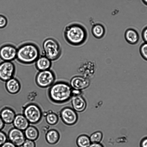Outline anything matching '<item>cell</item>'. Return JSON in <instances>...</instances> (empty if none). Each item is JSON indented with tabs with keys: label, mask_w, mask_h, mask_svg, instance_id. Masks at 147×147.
Instances as JSON below:
<instances>
[{
	"label": "cell",
	"mask_w": 147,
	"mask_h": 147,
	"mask_svg": "<svg viewBox=\"0 0 147 147\" xmlns=\"http://www.w3.org/2000/svg\"><path fill=\"white\" fill-rule=\"evenodd\" d=\"M90 83V79L82 76H76L71 79L69 84L72 89L82 91L87 88Z\"/></svg>",
	"instance_id": "obj_12"
},
{
	"label": "cell",
	"mask_w": 147,
	"mask_h": 147,
	"mask_svg": "<svg viewBox=\"0 0 147 147\" xmlns=\"http://www.w3.org/2000/svg\"><path fill=\"white\" fill-rule=\"evenodd\" d=\"M106 28L105 25L99 22H96L92 25L91 33L95 38L100 39L103 38L106 33Z\"/></svg>",
	"instance_id": "obj_17"
},
{
	"label": "cell",
	"mask_w": 147,
	"mask_h": 147,
	"mask_svg": "<svg viewBox=\"0 0 147 147\" xmlns=\"http://www.w3.org/2000/svg\"><path fill=\"white\" fill-rule=\"evenodd\" d=\"M17 50L13 45H4L0 49V57L3 61H11L16 59Z\"/></svg>",
	"instance_id": "obj_10"
},
{
	"label": "cell",
	"mask_w": 147,
	"mask_h": 147,
	"mask_svg": "<svg viewBox=\"0 0 147 147\" xmlns=\"http://www.w3.org/2000/svg\"><path fill=\"white\" fill-rule=\"evenodd\" d=\"M7 135L5 132L0 130V146L7 141Z\"/></svg>",
	"instance_id": "obj_26"
},
{
	"label": "cell",
	"mask_w": 147,
	"mask_h": 147,
	"mask_svg": "<svg viewBox=\"0 0 147 147\" xmlns=\"http://www.w3.org/2000/svg\"><path fill=\"white\" fill-rule=\"evenodd\" d=\"M141 35L142 38L144 42L147 43V26L143 28Z\"/></svg>",
	"instance_id": "obj_28"
},
{
	"label": "cell",
	"mask_w": 147,
	"mask_h": 147,
	"mask_svg": "<svg viewBox=\"0 0 147 147\" xmlns=\"http://www.w3.org/2000/svg\"><path fill=\"white\" fill-rule=\"evenodd\" d=\"M45 138L47 142L50 144H56L59 140L60 134L56 129L51 128L46 132Z\"/></svg>",
	"instance_id": "obj_20"
},
{
	"label": "cell",
	"mask_w": 147,
	"mask_h": 147,
	"mask_svg": "<svg viewBox=\"0 0 147 147\" xmlns=\"http://www.w3.org/2000/svg\"><path fill=\"white\" fill-rule=\"evenodd\" d=\"M63 35L68 44L77 47L82 46L86 42L88 34L87 29L83 24L75 22H70L65 26Z\"/></svg>",
	"instance_id": "obj_1"
},
{
	"label": "cell",
	"mask_w": 147,
	"mask_h": 147,
	"mask_svg": "<svg viewBox=\"0 0 147 147\" xmlns=\"http://www.w3.org/2000/svg\"><path fill=\"white\" fill-rule=\"evenodd\" d=\"M72 88L69 84L63 81L54 82L49 87L47 94L49 100L57 104H63L69 101L72 97Z\"/></svg>",
	"instance_id": "obj_2"
},
{
	"label": "cell",
	"mask_w": 147,
	"mask_h": 147,
	"mask_svg": "<svg viewBox=\"0 0 147 147\" xmlns=\"http://www.w3.org/2000/svg\"><path fill=\"white\" fill-rule=\"evenodd\" d=\"M16 71V66L13 63L3 61L0 63V80L6 82L14 77Z\"/></svg>",
	"instance_id": "obj_7"
},
{
	"label": "cell",
	"mask_w": 147,
	"mask_h": 147,
	"mask_svg": "<svg viewBox=\"0 0 147 147\" xmlns=\"http://www.w3.org/2000/svg\"><path fill=\"white\" fill-rule=\"evenodd\" d=\"M5 123L0 116V130H1L4 128Z\"/></svg>",
	"instance_id": "obj_34"
},
{
	"label": "cell",
	"mask_w": 147,
	"mask_h": 147,
	"mask_svg": "<svg viewBox=\"0 0 147 147\" xmlns=\"http://www.w3.org/2000/svg\"><path fill=\"white\" fill-rule=\"evenodd\" d=\"M14 127L24 131L30 125V123L22 114H16L12 123Z\"/></svg>",
	"instance_id": "obj_18"
},
{
	"label": "cell",
	"mask_w": 147,
	"mask_h": 147,
	"mask_svg": "<svg viewBox=\"0 0 147 147\" xmlns=\"http://www.w3.org/2000/svg\"><path fill=\"white\" fill-rule=\"evenodd\" d=\"M56 78L54 72L49 69L38 71L36 76L35 81L38 87L45 88L51 86L55 82Z\"/></svg>",
	"instance_id": "obj_6"
},
{
	"label": "cell",
	"mask_w": 147,
	"mask_h": 147,
	"mask_svg": "<svg viewBox=\"0 0 147 147\" xmlns=\"http://www.w3.org/2000/svg\"><path fill=\"white\" fill-rule=\"evenodd\" d=\"M16 115L15 111L8 107L3 108L0 112V116L5 124L7 125L12 123Z\"/></svg>",
	"instance_id": "obj_14"
},
{
	"label": "cell",
	"mask_w": 147,
	"mask_h": 147,
	"mask_svg": "<svg viewBox=\"0 0 147 147\" xmlns=\"http://www.w3.org/2000/svg\"><path fill=\"white\" fill-rule=\"evenodd\" d=\"M44 55L51 61H56L61 56L62 50L60 43L51 38L46 39L42 45Z\"/></svg>",
	"instance_id": "obj_4"
},
{
	"label": "cell",
	"mask_w": 147,
	"mask_h": 147,
	"mask_svg": "<svg viewBox=\"0 0 147 147\" xmlns=\"http://www.w3.org/2000/svg\"><path fill=\"white\" fill-rule=\"evenodd\" d=\"M140 147H147V137L143 138L140 143Z\"/></svg>",
	"instance_id": "obj_30"
},
{
	"label": "cell",
	"mask_w": 147,
	"mask_h": 147,
	"mask_svg": "<svg viewBox=\"0 0 147 147\" xmlns=\"http://www.w3.org/2000/svg\"><path fill=\"white\" fill-rule=\"evenodd\" d=\"M40 55L38 47L28 43L21 45L17 49L16 59L20 63L29 65L35 63Z\"/></svg>",
	"instance_id": "obj_3"
},
{
	"label": "cell",
	"mask_w": 147,
	"mask_h": 147,
	"mask_svg": "<svg viewBox=\"0 0 147 147\" xmlns=\"http://www.w3.org/2000/svg\"><path fill=\"white\" fill-rule=\"evenodd\" d=\"M7 24L6 18L3 16L0 15V28L5 27Z\"/></svg>",
	"instance_id": "obj_29"
},
{
	"label": "cell",
	"mask_w": 147,
	"mask_h": 147,
	"mask_svg": "<svg viewBox=\"0 0 147 147\" xmlns=\"http://www.w3.org/2000/svg\"><path fill=\"white\" fill-rule=\"evenodd\" d=\"M141 1L145 5L147 6V0H141Z\"/></svg>",
	"instance_id": "obj_35"
},
{
	"label": "cell",
	"mask_w": 147,
	"mask_h": 147,
	"mask_svg": "<svg viewBox=\"0 0 147 147\" xmlns=\"http://www.w3.org/2000/svg\"><path fill=\"white\" fill-rule=\"evenodd\" d=\"M35 63L36 68L38 71L50 69L52 66V61L43 55H40Z\"/></svg>",
	"instance_id": "obj_19"
},
{
	"label": "cell",
	"mask_w": 147,
	"mask_h": 147,
	"mask_svg": "<svg viewBox=\"0 0 147 147\" xmlns=\"http://www.w3.org/2000/svg\"><path fill=\"white\" fill-rule=\"evenodd\" d=\"M0 147H17L13 143L7 141Z\"/></svg>",
	"instance_id": "obj_31"
},
{
	"label": "cell",
	"mask_w": 147,
	"mask_h": 147,
	"mask_svg": "<svg viewBox=\"0 0 147 147\" xmlns=\"http://www.w3.org/2000/svg\"><path fill=\"white\" fill-rule=\"evenodd\" d=\"M139 51L142 58L147 61V43H142L140 46Z\"/></svg>",
	"instance_id": "obj_25"
},
{
	"label": "cell",
	"mask_w": 147,
	"mask_h": 147,
	"mask_svg": "<svg viewBox=\"0 0 147 147\" xmlns=\"http://www.w3.org/2000/svg\"><path fill=\"white\" fill-rule=\"evenodd\" d=\"M76 143L78 147H89L91 143L89 137L85 134H82L78 136Z\"/></svg>",
	"instance_id": "obj_23"
},
{
	"label": "cell",
	"mask_w": 147,
	"mask_h": 147,
	"mask_svg": "<svg viewBox=\"0 0 147 147\" xmlns=\"http://www.w3.org/2000/svg\"><path fill=\"white\" fill-rule=\"evenodd\" d=\"M124 36L126 41L131 45L137 44L140 40L139 33L136 30L132 28L127 29L125 32Z\"/></svg>",
	"instance_id": "obj_15"
},
{
	"label": "cell",
	"mask_w": 147,
	"mask_h": 147,
	"mask_svg": "<svg viewBox=\"0 0 147 147\" xmlns=\"http://www.w3.org/2000/svg\"><path fill=\"white\" fill-rule=\"evenodd\" d=\"M103 137L102 133L97 131L92 134L89 137L91 143H100Z\"/></svg>",
	"instance_id": "obj_24"
},
{
	"label": "cell",
	"mask_w": 147,
	"mask_h": 147,
	"mask_svg": "<svg viewBox=\"0 0 147 147\" xmlns=\"http://www.w3.org/2000/svg\"><path fill=\"white\" fill-rule=\"evenodd\" d=\"M71 99L72 108L77 112H82L85 110L87 103L82 95L72 96Z\"/></svg>",
	"instance_id": "obj_13"
},
{
	"label": "cell",
	"mask_w": 147,
	"mask_h": 147,
	"mask_svg": "<svg viewBox=\"0 0 147 147\" xmlns=\"http://www.w3.org/2000/svg\"><path fill=\"white\" fill-rule=\"evenodd\" d=\"M26 139L35 141L38 138L39 131L35 126L30 124V125L24 131Z\"/></svg>",
	"instance_id": "obj_21"
},
{
	"label": "cell",
	"mask_w": 147,
	"mask_h": 147,
	"mask_svg": "<svg viewBox=\"0 0 147 147\" xmlns=\"http://www.w3.org/2000/svg\"><path fill=\"white\" fill-rule=\"evenodd\" d=\"M82 91L72 89V96H75L81 95L82 94Z\"/></svg>",
	"instance_id": "obj_32"
},
{
	"label": "cell",
	"mask_w": 147,
	"mask_h": 147,
	"mask_svg": "<svg viewBox=\"0 0 147 147\" xmlns=\"http://www.w3.org/2000/svg\"><path fill=\"white\" fill-rule=\"evenodd\" d=\"M36 146L34 141L26 139L22 146V147H36Z\"/></svg>",
	"instance_id": "obj_27"
},
{
	"label": "cell",
	"mask_w": 147,
	"mask_h": 147,
	"mask_svg": "<svg viewBox=\"0 0 147 147\" xmlns=\"http://www.w3.org/2000/svg\"><path fill=\"white\" fill-rule=\"evenodd\" d=\"M89 147H104L100 143H91Z\"/></svg>",
	"instance_id": "obj_33"
},
{
	"label": "cell",
	"mask_w": 147,
	"mask_h": 147,
	"mask_svg": "<svg viewBox=\"0 0 147 147\" xmlns=\"http://www.w3.org/2000/svg\"><path fill=\"white\" fill-rule=\"evenodd\" d=\"M59 116L62 122L69 126L75 125L78 119L77 112L72 108L68 107H64L59 112Z\"/></svg>",
	"instance_id": "obj_8"
},
{
	"label": "cell",
	"mask_w": 147,
	"mask_h": 147,
	"mask_svg": "<svg viewBox=\"0 0 147 147\" xmlns=\"http://www.w3.org/2000/svg\"><path fill=\"white\" fill-rule=\"evenodd\" d=\"M22 114L31 124H35L39 123L43 116V112L41 107L37 104L33 102L29 103L24 107Z\"/></svg>",
	"instance_id": "obj_5"
},
{
	"label": "cell",
	"mask_w": 147,
	"mask_h": 147,
	"mask_svg": "<svg viewBox=\"0 0 147 147\" xmlns=\"http://www.w3.org/2000/svg\"><path fill=\"white\" fill-rule=\"evenodd\" d=\"M45 116L46 122L50 125H55L58 122V115L52 110H49L46 112Z\"/></svg>",
	"instance_id": "obj_22"
},
{
	"label": "cell",
	"mask_w": 147,
	"mask_h": 147,
	"mask_svg": "<svg viewBox=\"0 0 147 147\" xmlns=\"http://www.w3.org/2000/svg\"><path fill=\"white\" fill-rule=\"evenodd\" d=\"M96 64L91 60L84 62L78 69L79 72L82 76L90 79L92 78L95 72Z\"/></svg>",
	"instance_id": "obj_11"
},
{
	"label": "cell",
	"mask_w": 147,
	"mask_h": 147,
	"mask_svg": "<svg viewBox=\"0 0 147 147\" xmlns=\"http://www.w3.org/2000/svg\"><path fill=\"white\" fill-rule=\"evenodd\" d=\"M7 135L9 141L17 147L22 146L26 139L24 131L14 127L10 129Z\"/></svg>",
	"instance_id": "obj_9"
},
{
	"label": "cell",
	"mask_w": 147,
	"mask_h": 147,
	"mask_svg": "<svg viewBox=\"0 0 147 147\" xmlns=\"http://www.w3.org/2000/svg\"><path fill=\"white\" fill-rule=\"evenodd\" d=\"M5 82L6 89L10 94H15L20 91L21 85L19 80L17 78L14 77Z\"/></svg>",
	"instance_id": "obj_16"
}]
</instances>
